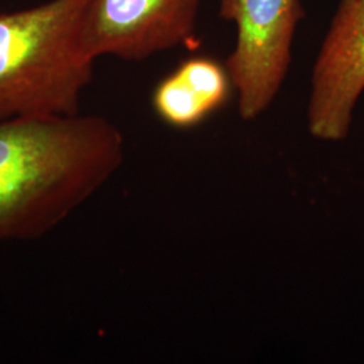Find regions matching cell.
I'll list each match as a JSON object with an SVG mask.
<instances>
[{
  "mask_svg": "<svg viewBox=\"0 0 364 364\" xmlns=\"http://www.w3.org/2000/svg\"><path fill=\"white\" fill-rule=\"evenodd\" d=\"M203 0H85L81 43L91 58L141 61L188 43Z\"/></svg>",
  "mask_w": 364,
  "mask_h": 364,
  "instance_id": "4",
  "label": "cell"
},
{
  "mask_svg": "<svg viewBox=\"0 0 364 364\" xmlns=\"http://www.w3.org/2000/svg\"><path fill=\"white\" fill-rule=\"evenodd\" d=\"M84 3L52 0L0 14V123L78 114L95 61L81 43Z\"/></svg>",
  "mask_w": 364,
  "mask_h": 364,
  "instance_id": "2",
  "label": "cell"
},
{
  "mask_svg": "<svg viewBox=\"0 0 364 364\" xmlns=\"http://www.w3.org/2000/svg\"><path fill=\"white\" fill-rule=\"evenodd\" d=\"M123 159V135L105 117L49 115L0 123V242L52 232Z\"/></svg>",
  "mask_w": 364,
  "mask_h": 364,
  "instance_id": "1",
  "label": "cell"
},
{
  "mask_svg": "<svg viewBox=\"0 0 364 364\" xmlns=\"http://www.w3.org/2000/svg\"><path fill=\"white\" fill-rule=\"evenodd\" d=\"M234 91L227 66L207 55H196L156 84L151 105L164 123L188 130L227 105Z\"/></svg>",
  "mask_w": 364,
  "mask_h": 364,
  "instance_id": "6",
  "label": "cell"
},
{
  "mask_svg": "<svg viewBox=\"0 0 364 364\" xmlns=\"http://www.w3.org/2000/svg\"><path fill=\"white\" fill-rule=\"evenodd\" d=\"M219 13L236 27L225 66L237 93V109L245 120H254L273 105L287 80L305 10L301 0H220Z\"/></svg>",
  "mask_w": 364,
  "mask_h": 364,
  "instance_id": "3",
  "label": "cell"
},
{
  "mask_svg": "<svg viewBox=\"0 0 364 364\" xmlns=\"http://www.w3.org/2000/svg\"><path fill=\"white\" fill-rule=\"evenodd\" d=\"M363 92L364 0H338L313 64L306 114L313 138L344 141Z\"/></svg>",
  "mask_w": 364,
  "mask_h": 364,
  "instance_id": "5",
  "label": "cell"
}]
</instances>
